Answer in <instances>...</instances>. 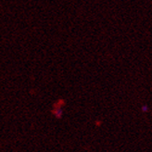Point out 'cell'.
I'll return each instance as SVG.
<instances>
[{
	"instance_id": "1",
	"label": "cell",
	"mask_w": 152,
	"mask_h": 152,
	"mask_svg": "<svg viewBox=\"0 0 152 152\" xmlns=\"http://www.w3.org/2000/svg\"><path fill=\"white\" fill-rule=\"evenodd\" d=\"M62 113H63V111H62L61 109H58V110H56L54 111V114H55V116H56L57 118H61Z\"/></svg>"
}]
</instances>
